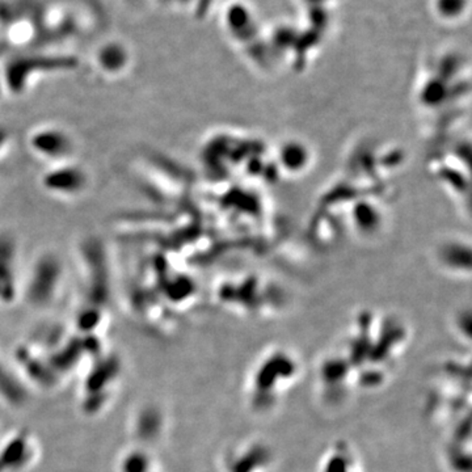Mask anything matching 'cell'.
I'll list each match as a JSON object with an SVG mask.
<instances>
[{
    "instance_id": "2",
    "label": "cell",
    "mask_w": 472,
    "mask_h": 472,
    "mask_svg": "<svg viewBox=\"0 0 472 472\" xmlns=\"http://www.w3.org/2000/svg\"><path fill=\"white\" fill-rule=\"evenodd\" d=\"M274 451L268 442L246 440L231 446L225 458L227 472H269L274 464Z\"/></svg>"
},
{
    "instance_id": "3",
    "label": "cell",
    "mask_w": 472,
    "mask_h": 472,
    "mask_svg": "<svg viewBox=\"0 0 472 472\" xmlns=\"http://www.w3.org/2000/svg\"><path fill=\"white\" fill-rule=\"evenodd\" d=\"M320 472H360L355 452L345 442L336 443L324 455Z\"/></svg>"
},
{
    "instance_id": "4",
    "label": "cell",
    "mask_w": 472,
    "mask_h": 472,
    "mask_svg": "<svg viewBox=\"0 0 472 472\" xmlns=\"http://www.w3.org/2000/svg\"><path fill=\"white\" fill-rule=\"evenodd\" d=\"M469 0H436V10L443 19L459 17Z\"/></svg>"
},
{
    "instance_id": "1",
    "label": "cell",
    "mask_w": 472,
    "mask_h": 472,
    "mask_svg": "<svg viewBox=\"0 0 472 472\" xmlns=\"http://www.w3.org/2000/svg\"><path fill=\"white\" fill-rule=\"evenodd\" d=\"M300 374L298 360L288 351H272L258 360L248 378L249 406L260 413L272 411Z\"/></svg>"
}]
</instances>
